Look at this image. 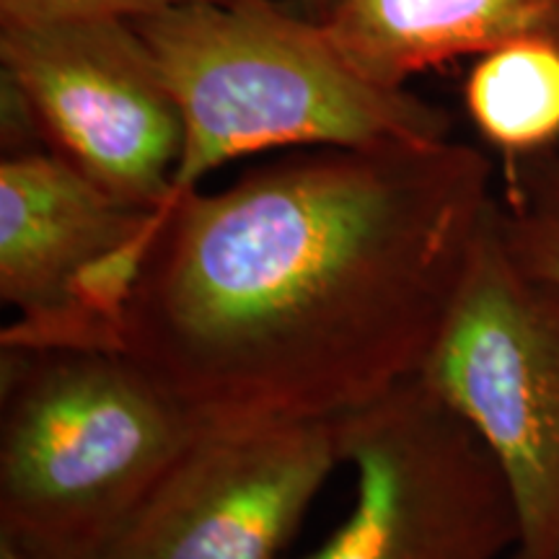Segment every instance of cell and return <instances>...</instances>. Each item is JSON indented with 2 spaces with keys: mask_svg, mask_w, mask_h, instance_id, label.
Returning <instances> with one entry per match:
<instances>
[{
  "mask_svg": "<svg viewBox=\"0 0 559 559\" xmlns=\"http://www.w3.org/2000/svg\"><path fill=\"white\" fill-rule=\"evenodd\" d=\"M495 194L459 140L304 148L166 202L117 324L202 425L342 419L423 376Z\"/></svg>",
  "mask_w": 559,
  "mask_h": 559,
  "instance_id": "cell-1",
  "label": "cell"
},
{
  "mask_svg": "<svg viewBox=\"0 0 559 559\" xmlns=\"http://www.w3.org/2000/svg\"><path fill=\"white\" fill-rule=\"evenodd\" d=\"M177 99V192L264 151L449 140L453 120L409 88L368 79L321 21L275 0L185 5L132 21Z\"/></svg>",
  "mask_w": 559,
  "mask_h": 559,
  "instance_id": "cell-2",
  "label": "cell"
},
{
  "mask_svg": "<svg viewBox=\"0 0 559 559\" xmlns=\"http://www.w3.org/2000/svg\"><path fill=\"white\" fill-rule=\"evenodd\" d=\"M200 428L120 349L0 347V544L99 559Z\"/></svg>",
  "mask_w": 559,
  "mask_h": 559,
  "instance_id": "cell-3",
  "label": "cell"
},
{
  "mask_svg": "<svg viewBox=\"0 0 559 559\" xmlns=\"http://www.w3.org/2000/svg\"><path fill=\"white\" fill-rule=\"evenodd\" d=\"M419 379L492 453L519 519L510 559H559V288L510 260L495 205Z\"/></svg>",
  "mask_w": 559,
  "mask_h": 559,
  "instance_id": "cell-4",
  "label": "cell"
},
{
  "mask_svg": "<svg viewBox=\"0 0 559 559\" xmlns=\"http://www.w3.org/2000/svg\"><path fill=\"white\" fill-rule=\"evenodd\" d=\"M337 425L353 506L304 559H500L513 551L519 519L492 453L423 379Z\"/></svg>",
  "mask_w": 559,
  "mask_h": 559,
  "instance_id": "cell-5",
  "label": "cell"
},
{
  "mask_svg": "<svg viewBox=\"0 0 559 559\" xmlns=\"http://www.w3.org/2000/svg\"><path fill=\"white\" fill-rule=\"evenodd\" d=\"M160 207L117 198L50 145L0 160V347H109Z\"/></svg>",
  "mask_w": 559,
  "mask_h": 559,
  "instance_id": "cell-6",
  "label": "cell"
},
{
  "mask_svg": "<svg viewBox=\"0 0 559 559\" xmlns=\"http://www.w3.org/2000/svg\"><path fill=\"white\" fill-rule=\"evenodd\" d=\"M0 81L45 145L117 198L160 207L177 194L185 122L132 21L0 24Z\"/></svg>",
  "mask_w": 559,
  "mask_h": 559,
  "instance_id": "cell-7",
  "label": "cell"
},
{
  "mask_svg": "<svg viewBox=\"0 0 559 559\" xmlns=\"http://www.w3.org/2000/svg\"><path fill=\"white\" fill-rule=\"evenodd\" d=\"M340 464L337 419L202 425L99 559H280Z\"/></svg>",
  "mask_w": 559,
  "mask_h": 559,
  "instance_id": "cell-8",
  "label": "cell"
},
{
  "mask_svg": "<svg viewBox=\"0 0 559 559\" xmlns=\"http://www.w3.org/2000/svg\"><path fill=\"white\" fill-rule=\"evenodd\" d=\"M324 26L360 73L407 88L425 70L513 41L559 45V0H340Z\"/></svg>",
  "mask_w": 559,
  "mask_h": 559,
  "instance_id": "cell-9",
  "label": "cell"
},
{
  "mask_svg": "<svg viewBox=\"0 0 559 559\" xmlns=\"http://www.w3.org/2000/svg\"><path fill=\"white\" fill-rule=\"evenodd\" d=\"M464 104L502 160L559 148V45L521 39L481 55L466 75Z\"/></svg>",
  "mask_w": 559,
  "mask_h": 559,
  "instance_id": "cell-10",
  "label": "cell"
},
{
  "mask_svg": "<svg viewBox=\"0 0 559 559\" xmlns=\"http://www.w3.org/2000/svg\"><path fill=\"white\" fill-rule=\"evenodd\" d=\"M495 221L510 260L559 288V148L502 160Z\"/></svg>",
  "mask_w": 559,
  "mask_h": 559,
  "instance_id": "cell-11",
  "label": "cell"
},
{
  "mask_svg": "<svg viewBox=\"0 0 559 559\" xmlns=\"http://www.w3.org/2000/svg\"><path fill=\"white\" fill-rule=\"evenodd\" d=\"M198 3L223 0H0V24H55L86 19L138 21Z\"/></svg>",
  "mask_w": 559,
  "mask_h": 559,
  "instance_id": "cell-12",
  "label": "cell"
},
{
  "mask_svg": "<svg viewBox=\"0 0 559 559\" xmlns=\"http://www.w3.org/2000/svg\"><path fill=\"white\" fill-rule=\"evenodd\" d=\"M298 3H300V11H304L306 16L317 19L324 24V21L334 13V9H337L340 0H298Z\"/></svg>",
  "mask_w": 559,
  "mask_h": 559,
  "instance_id": "cell-13",
  "label": "cell"
},
{
  "mask_svg": "<svg viewBox=\"0 0 559 559\" xmlns=\"http://www.w3.org/2000/svg\"><path fill=\"white\" fill-rule=\"evenodd\" d=\"M0 559H34V557L24 555V551H19L13 547H5V544H0Z\"/></svg>",
  "mask_w": 559,
  "mask_h": 559,
  "instance_id": "cell-14",
  "label": "cell"
}]
</instances>
